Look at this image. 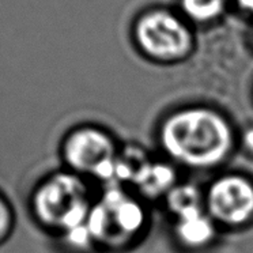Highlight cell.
I'll return each instance as SVG.
<instances>
[{
	"label": "cell",
	"mask_w": 253,
	"mask_h": 253,
	"mask_svg": "<svg viewBox=\"0 0 253 253\" xmlns=\"http://www.w3.org/2000/svg\"><path fill=\"white\" fill-rule=\"evenodd\" d=\"M242 144L249 154L253 155V128H249L245 131L242 136Z\"/></svg>",
	"instance_id": "obj_13"
},
{
	"label": "cell",
	"mask_w": 253,
	"mask_h": 253,
	"mask_svg": "<svg viewBox=\"0 0 253 253\" xmlns=\"http://www.w3.org/2000/svg\"><path fill=\"white\" fill-rule=\"evenodd\" d=\"M177 184V171L170 164L151 161L133 185L143 196L153 199L166 196Z\"/></svg>",
	"instance_id": "obj_8"
},
{
	"label": "cell",
	"mask_w": 253,
	"mask_h": 253,
	"mask_svg": "<svg viewBox=\"0 0 253 253\" xmlns=\"http://www.w3.org/2000/svg\"><path fill=\"white\" fill-rule=\"evenodd\" d=\"M136 34L143 49L158 59H177L191 44L187 28L169 12H151L142 18Z\"/></svg>",
	"instance_id": "obj_6"
},
{
	"label": "cell",
	"mask_w": 253,
	"mask_h": 253,
	"mask_svg": "<svg viewBox=\"0 0 253 253\" xmlns=\"http://www.w3.org/2000/svg\"><path fill=\"white\" fill-rule=\"evenodd\" d=\"M150 164L151 160L142 147L132 144L126 146L123 150H119L116 157L115 180L135 184Z\"/></svg>",
	"instance_id": "obj_9"
},
{
	"label": "cell",
	"mask_w": 253,
	"mask_h": 253,
	"mask_svg": "<svg viewBox=\"0 0 253 253\" xmlns=\"http://www.w3.org/2000/svg\"><path fill=\"white\" fill-rule=\"evenodd\" d=\"M174 233L184 247L203 248L214 240L216 223L206 209H200L177 216Z\"/></svg>",
	"instance_id": "obj_7"
},
{
	"label": "cell",
	"mask_w": 253,
	"mask_h": 253,
	"mask_svg": "<svg viewBox=\"0 0 253 253\" xmlns=\"http://www.w3.org/2000/svg\"><path fill=\"white\" fill-rule=\"evenodd\" d=\"M204 207L215 223L244 227L253 222V181L242 174H223L210 184Z\"/></svg>",
	"instance_id": "obj_5"
},
{
	"label": "cell",
	"mask_w": 253,
	"mask_h": 253,
	"mask_svg": "<svg viewBox=\"0 0 253 253\" xmlns=\"http://www.w3.org/2000/svg\"><path fill=\"white\" fill-rule=\"evenodd\" d=\"M165 198L168 209L171 214L176 215V218L191 211L206 209L204 195L192 184H177Z\"/></svg>",
	"instance_id": "obj_10"
},
{
	"label": "cell",
	"mask_w": 253,
	"mask_h": 253,
	"mask_svg": "<svg viewBox=\"0 0 253 253\" xmlns=\"http://www.w3.org/2000/svg\"><path fill=\"white\" fill-rule=\"evenodd\" d=\"M93 204L87 180L67 169L42 177L29 200L34 223L60 237L86 223Z\"/></svg>",
	"instance_id": "obj_2"
},
{
	"label": "cell",
	"mask_w": 253,
	"mask_h": 253,
	"mask_svg": "<svg viewBox=\"0 0 253 253\" xmlns=\"http://www.w3.org/2000/svg\"><path fill=\"white\" fill-rule=\"evenodd\" d=\"M147 223V212L139 199L121 188H109L94 202L86 220L94 247L121 249L136 240Z\"/></svg>",
	"instance_id": "obj_3"
},
{
	"label": "cell",
	"mask_w": 253,
	"mask_h": 253,
	"mask_svg": "<svg viewBox=\"0 0 253 253\" xmlns=\"http://www.w3.org/2000/svg\"><path fill=\"white\" fill-rule=\"evenodd\" d=\"M158 142L173 162L188 169L207 170L230 157L236 133L219 112L196 106L168 116L158 128Z\"/></svg>",
	"instance_id": "obj_1"
},
{
	"label": "cell",
	"mask_w": 253,
	"mask_h": 253,
	"mask_svg": "<svg viewBox=\"0 0 253 253\" xmlns=\"http://www.w3.org/2000/svg\"><path fill=\"white\" fill-rule=\"evenodd\" d=\"M119 149L109 132L97 126H78L66 133L60 144L64 169L83 178L115 180Z\"/></svg>",
	"instance_id": "obj_4"
},
{
	"label": "cell",
	"mask_w": 253,
	"mask_h": 253,
	"mask_svg": "<svg viewBox=\"0 0 253 253\" xmlns=\"http://www.w3.org/2000/svg\"><path fill=\"white\" fill-rule=\"evenodd\" d=\"M182 8L196 21H209L219 15L223 0H182Z\"/></svg>",
	"instance_id": "obj_11"
},
{
	"label": "cell",
	"mask_w": 253,
	"mask_h": 253,
	"mask_svg": "<svg viewBox=\"0 0 253 253\" xmlns=\"http://www.w3.org/2000/svg\"><path fill=\"white\" fill-rule=\"evenodd\" d=\"M17 216L10 199L0 192V247L4 245L15 230Z\"/></svg>",
	"instance_id": "obj_12"
},
{
	"label": "cell",
	"mask_w": 253,
	"mask_h": 253,
	"mask_svg": "<svg viewBox=\"0 0 253 253\" xmlns=\"http://www.w3.org/2000/svg\"><path fill=\"white\" fill-rule=\"evenodd\" d=\"M238 3H240V6L244 7L245 10L253 12V0H238Z\"/></svg>",
	"instance_id": "obj_14"
}]
</instances>
